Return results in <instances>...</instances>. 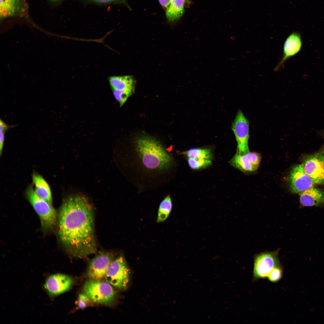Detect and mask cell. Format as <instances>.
Wrapping results in <instances>:
<instances>
[{
    "label": "cell",
    "mask_w": 324,
    "mask_h": 324,
    "mask_svg": "<svg viewBox=\"0 0 324 324\" xmlns=\"http://www.w3.org/2000/svg\"><path fill=\"white\" fill-rule=\"evenodd\" d=\"M14 126L9 125L4 122L1 119L0 120V130L6 132L9 129Z\"/></svg>",
    "instance_id": "cell-24"
},
{
    "label": "cell",
    "mask_w": 324,
    "mask_h": 324,
    "mask_svg": "<svg viewBox=\"0 0 324 324\" xmlns=\"http://www.w3.org/2000/svg\"><path fill=\"white\" fill-rule=\"evenodd\" d=\"M90 1L99 4H108L114 2L122 1L123 0H89Z\"/></svg>",
    "instance_id": "cell-26"
},
{
    "label": "cell",
    "mask_w": 324,
    "mask_h": 324,
    "mask_svg": "<svg viewBox=\"0 0 324 324\" xmlns=\"http://www.w3.org/2000/svg\"><path fill=\"white\" fill-rule=\"evenodd\" d=\"M184 3L185 0H171L166 12V17L169 21H174L182 16Z\"/></svg>",
    "instance_id": "cell-17"
},
{
    "label": "cell",
    "mask_w": 324,
    "mask_h": 324,
    "mask_svg": "<svg viewBox=\"0 0 324 324\" xmlns=\"http://www.w3.org/2000/svg\"><path fill=\"white\" fill-rule=\"evenodd\" d=\"M278 250L262 253L256 255L254 259L253 280L267 277L271 271L280 265Z\"/></svg>",
    "instance_id": "cell-6"
},
{
    "label": "cell",
    "mask_w": 324,
    "mask_h": 324,
    "mask_svg": "<svg viewBox=\"0 0 324 324\" xmlns=\"http://www.w3.org/2000/svg\"><path fill=\"white\" fill-rule=\"evenodd\" d=\"M300 203L305 206L324 205V192L312 187L299 194Z\"/></svg>",
    "instance_id": "cell-14"
},
{
    "label": "cell",
    "mask_w": 324,
    "mask_h": 324,
    "mask_svg": "<svg viewBox=\"0 0 324 324\" xmlns=\"http://www.w3.org/2000/svg\"><path fill=\"white\" fill-rule=\"evenodd\" d=\"M171 1V0H158L160 5L166 8L169 6Z\"/></svg>",
    "instance_id": "cell-27"
},
{
    "label": "cell",
    "mask_w": 324,
    "mask_h": 324,
    "mask_svg": "<svg viewBox=\"0 0 324 324\" xmlns=\"http://www.w3.org/2000/svg\"><path fill=\"white\" fill-rule=\"evenodd\" d=\"M261 159V155L256 152L245 154L236 153L230 160L233 167L244 173L254 172L258 168Z\"/></svg>",
    "instance_id": "cell-12"
},
{
    "label": "cell",
    "mask_w": 324,
    "mask_h": 324,
    "mask_svg": "<svg viewBox=\"0 0 324 324\" xmlns=\"http://www.w3.org/2000/svg\"><path fill=\"white\" fill-rule=\"evenodd\" d=\"M130 271L124 256L121 254L108 267L104 278L106 281L118 289L124 290L130 281Z\"/></svg>",
    "instance_id": "cell-5"
},
{
    "label": "cell",
    "mask_w": 324,
    "mask_h": 324,
    "mask_svg": "<svg viewBox=\"0 0 324 324\" xmlns=\"http://www.w3.org/2000/svg\"><path fill=\"white\" fill-rule=\"evenodd\" d=\"M249 122L241 110H239L232 125V129L237 142V153L245 154L250 152Z\"/></svg>",
    "instance_id": "cell-8"
},
{
    "label": "cell",
    "mask_w": 324,
    "mask_h": 324,
    "mask_svg": "<svg viewBox=\"0 0 324 324\" xmlns=\"http://www.w3.org/2000/svg\"><path fill=\"white\" fill-rule=\"evenodd\" d=\"M6 132L0 130V153L1 155L3 151L5 138V133Z\"/></svg>",
    "instance_id": "cell-25"
},
{
    "label": "cell",
    "mask_w": 324,
    "mask_h": 324,
    "mask_svg": "<svg viewBox=\"0 0 324 324\" xmlns=\"http://www.w3.org/2000/svg\"><path fill=\"white\" fill-rule=\"evenodd\" d=\"M90 302V300L85 293H82L79 296L77 306L79 308L83 309L86 308Z\"/></svg>",
    "instance_id": "cell-23"
},
{
    "label": "cell",
    "mask_w": 324,
    "mask_h": 324,
    "mask_svg": "<svg viewBox=\"0 0 324 324\" xmlns=\"http://www.w3.org/2000/svg\"><path fill=\"white\" fill-rule=\"evenodd\" d=\"M172 203L170 195H167L160 203L158 208L157 221L162 222L168 218L171 211Z\"/></svg>",
    "instance_id": "cell-19"
},
{
    "label": "cell",
    "mask_w": 324,
    "mask_h": 324,
    "mask_svg": "<svg viewBox=\"0 0 324 324\" xmlns=\"http://www.w3.org/2000/svg\"><path fill=\"white\" fill-rule=\"evenodd\" d=\"M302 41L300 33L294 32L290 34L286 39L284 45L282 58L274 69L278 71L282 69L286 61L290 58L297 54L300 50Z\"/></svg>",
    "instance_id": "cell-13"
},
{
    "label": "cell",
    "mask_w": 324,
    "mask_h": 324,
    "mask_svg": "<svg viewBox=\"0 0 324 324\" xmlns=\"http://www.w3.org/2000/svg\"><path fill=\"white\" fill-rule=\"evenodd\" d=\"M318 134L324 139V130L319 131L318 132Z\"/></svg>",
    "instance_id": "cell-28"
},
{
    "label": "cell",
    "mask_w": 324,
    "mask_h": 324,
    "mask_svg": "<svg viewBox=\"0 0 324 324\" xmlns=\"http://www.w3.org/2000/svg\"><path fill=\"white\" fill-rule=\"evenodd\" d=\"M135 149L142 164L147 168L161 170L170 166V156L154 138L146 135L138 137L135 141Z\"/></svg>",
    "instance_id": "cell-2"
},
{
    "label": "cell",
    "mask_w": 324,
    "mask_h": 324,
    "mask_svg": "<svg viewBox=\"0 0 324 324\" xmlns=\"http://www.w3.org/2000/svg\"><path fill=\"white\" fill-rule=\"evenodd\" d=\"M34 189L37 195L52 204V198L50 187L45 179L39 174L34 173L32 177Z\"/></svg>",
    "instance_id": "cell-16"
},
{
    "label": "cell",
    "mask_w": 324,
    "mask_h": 324,
    "mask_svg": "<svg viewBox=\"0 0 324 324\" xmlns=\"http://www.w3.org/2000/svg\"><path fill=\"white\" fill-rule=\"evenodd\" d=\"M51 0L52 1H58V0Z\"/></svg>",
    "instance_id": "cell-29"
},
{
    "label": "cell",
    "mask_w": 324,
    "mask_h": 324,
    "mask_svg": "<svg viewBox=\"0 0 324 324\" xmlns=\"http://www.w3.org/2000/svg\"><path fill=\"white\" fill-rule=\"evenodd\" d=\"M58 216V234L72 256L83 258L97 250L93 208L84 195L72 194L63 202Z\"/></svg>",
    "instance_id": "cell-1"
},
{
    "label": "cell",
    "mask_w": 324,
    "mask_h": 324,
    "mask_svg": "<svg viewBox=\"0 0 324 324\" xmlns=\"http://www.w3.org/2000/svg\"><path fill=\"white\" fill-rule=\"evenodd\" d=\"M114 259L113 254L110 252H101L91 260L87 274L92 280H100L104 278L106 271Z\"/></svg>",
    "instance_id": "cell-11"
},
{
    "label": "cell",
    "mask_w": 324,
    "mask_h": 324,
    "mask_svg": "<svg viewBox=\"0 0 324 324\" xmlns=\"http://www.w3.org/2000/svg\"><path fill=\"white\" fill-rule=\"evenodd\" d=\"M185 154L188 158L211 159L212 157L211 151L207 148H191Z\"/></svg>",
    "instance_id": "cell-20"
},
{
    "label": "cell",
    "mask_w": 324,
    "mask_h": 324,
    "mask_svg": "<svg viewBox=\"0 0 324 324\" xmlns=\"http://www.w3.org/2000/svg\"><path fill=\"white\" fill-rule=\"evenodd\" d=\"M109 81L112 89L122 91L129 96L134 91V81L132 76H112Z\"/></svg>",
    "instance_id": "cell-15"
},
{
    "label": "cell",
    "mask_w": 324,
    "mask_h": 324,
    "mask_svg": "<svg viewBox=\"0 0 324 324\" xmlns=\"http://www.w3.org/2000/svg\"><path fill=\"white\" fill-rule=\"evenodd\" d=\"M83 292L91 302L111 305L115 300L116 292L111 285L106 281L91 279L87 281Z\"/></svg>",
    "instance_id": "cell-4"
},
{
    "label": "cell",
    "mask_w": 324,
    "mask_h": 324,
    "mask_svg": "<svg viewBox=\"0 0 324 324\" xmlns=\"http://www.w3.org/2000/svg\"><path fill=\"white\" fill-rule=\"evenodd\" d=\"M289 188L293 193H300L314 187L312 179L304 172L301 164L295 166L288 178Z\"/></svg>",
    "instance_id": "cell-10"
},
{
    "label": "cell",
    "mask_w": 324,
    "mask_h": 324,
    "mask_svg": "<svg viewBox=\"0 0 324 324\" xmlns=\"http://www.w3.org/2000/svg\"><path fill=\"white\" fill-rule=\"evenodd\" d=\"M301 164L315 184H324V146L319 151L307 156Z\"/></svg>",
    "instance_id": "cell-7"
},
{
    "label": "cell",
    "mask_w": 324,
    "mask_h": 324,
    "mask_svg": "<svg viewBox=\"0 0 324 324\" xmlns=\"http://www.w3.org/2000/svg\"><path fill=\"white\" fill-rule=\"evenodd\" d=\"M26 195L39 216L43 229L48 230L53 228L56 223L58 216L52 204L38 196L31 186L27 188Z\"/></svg>",
    "instance_id": "cell-3"
},
{
    "label": "cell",
    "mask_w": 324,
    "mask_h": 324,
    "mask_svg": "<svg viewBox=\"0 0 324 324\" xmlns=\"http://www.w3.org/2000/svg\"><path fill=\"white\" fill-rule=\"evenodd\" d=\"M283 274V268L280 264L275 267L271 271L267 278L268 280L271 282H277L281 279Z\"/></svg>",
    "instance_id": "cell-22"
},
{
    "label": "cell",
    "mask_w": 324,
    "mask_h": 324,
    "mask_svg": "<svg viewBox=\"0 0 324 324\" xmlns=\"http://www.w3.org/2000/svg\"><path fill=\"white\" fill-rule=\"evenodd\" d=\"M73 283L72 278L67 275L54 274L46 278L43 287L49 297L53 298L69 290Z\"/></svg>",
    "instance_id": "cell-9"
},
{
    "label": "cell",
    "mask_w": 324,
    "mask_h": 324,
    "mask_svg": "<svg viewBox=\"0 0 324 324\" xmlns=\"http://www.w3.org/2000/svg\"><path fill=\"white\" fill-rule=\"evenodd\" d=\"M20 0H0V15L4 19L11 17L19 10Z\"/></svg>",
    "instance_id": "cell-18"
},
{
    "label": "cell",
    "mask_w": 324,
    "mask_h": 324,
    "mask_svg": "<svg viewBox=\"0 0 324 324\" xmlns=\"http://www.w3.org/2000/svg\"><path fill=\"white\" fill-rule=\"evenodd\" d=\"M188 162L190 167L194 170L206 167L212 163L211 159L192 158H188Z\"/></svg>",
    "instance_id": "cell-21"
}]
</instances>
